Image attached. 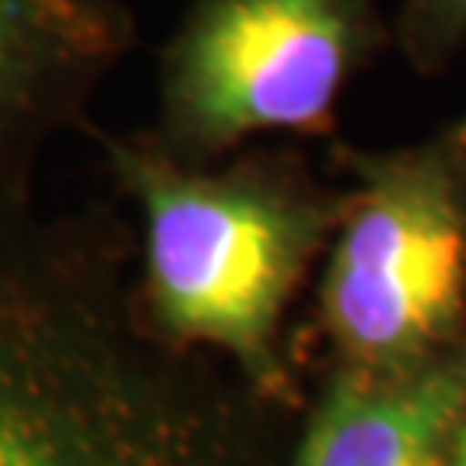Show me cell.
Here are the masks:
<instances>
[{
    "label": "cell",
    "instance_id": "5",
    "mask_svg": "<svg viewBox=\"0 0 466 466\" xmlns=\"http://www.w3.org/2000/svg\"><path fill=\"white\" fill-rule=\"evenodd\" d=\"M132 46L121 0H0V204L32 198L42 149L84 121Z\"/></svg>",
    "mask_w": 466,
    "mask_h": 466
},
{
    "label": "cell",
    "instance_id": "7",
    "mask_svg": "<svg viewBox=\"0 0 466 466\" xmlns=\"http://www.w3.org/2000/svg\"><path fill=\"white\" fill-rule=\"evenodd\" d=\"M390 42L415 73H442L466 49V0H400Z\"/></svg>",
    "mask_w": 466,
    "mask_h": 466
},
{
    "label": "cell",
    "instance_id": "2",
    "mask_svg": "<svg viewBox=\"0 0 466 466\" xmlns=\"http://www.w3.org/2000/svg\"><path fill=\"white\" fill-rule=\"evenodd\" d=\"M117 190L142 218L138 304L156 332L221 360L252 390L298 411L283 318L325 259L342 187L298 152H242L184 167L149 135H97Z\"/></svg>",
    "mask_w": 466,
    "mask_h": 466
},
{
    "label": "cell",
    "instance_id": "4",
    "mask_svg": "<svg viewBox=\"0 0 466 466\" xmlns=\"http://www.w3.org/2000/svg\"><path fill=\"white\" fill-rule=\"evenodd\" d=\"M387 42L380 0H194L159 56L149 138L184 167H215L259 135H329Z\"/></svg>",
    "mask_w": 466,
    "mask_h": 466
},
{
    "label": "cell",
    "instance_id": "3",
    "mask_svg": "<svg viewBox=\"0 0 466 466\" xmlns=\"http://www.w3.org/2000/svg\"><path fill=\"white\" fill-rule=\"evenodd\" d=\"M332 156L346 184L318 332L332 370H411L466 335V117L411 146Z\"/></svg>",
    "mask_w": 466,
    "mask_h": 466
},
{
    "label": "cell",
    "instance_id": "1",
    "mask_svg": "<svg viewBox=\"0 0 466 466\" xmlns=\"http://www.w3.org/2000/svg\"><path fill=\"white\" fill-rule=\"evenodd\" d=\"M107 211L0 204V466H294V415L152 329Z\"/></svg>",
    "mask_w": 466,
    "mask_h": 466
},
{
    "label": "cell",
    "instance_id": "8",
    "mask_svg": "<svg viewBox=\"0 0 466 466\" xmlns=\"http://www.w3.org/2000/svg\"><path fill=\"white\" fill-rule=\"evenodd\" d=\"M446 466H466V425L456 432V439H452V450H450V456H446Z\"/></svg>",
    "mask_w": 466,
    "mask_h": 466
},
{
    "label": "cell",
    "instance_id": "6",
    "mask_svg": "<svg viewBox=\"0 0 466 466\" xmlns=\"http://www.w3.org/2000/svg\"><path fill=\"white\" fill-rule=\"evenodd\" d=\"M466 425V335L398 373L332 370L294 466H446Z\"/></svg>",
    "mask_w": 466,
    "mask_h": 466
}]
</instances>
